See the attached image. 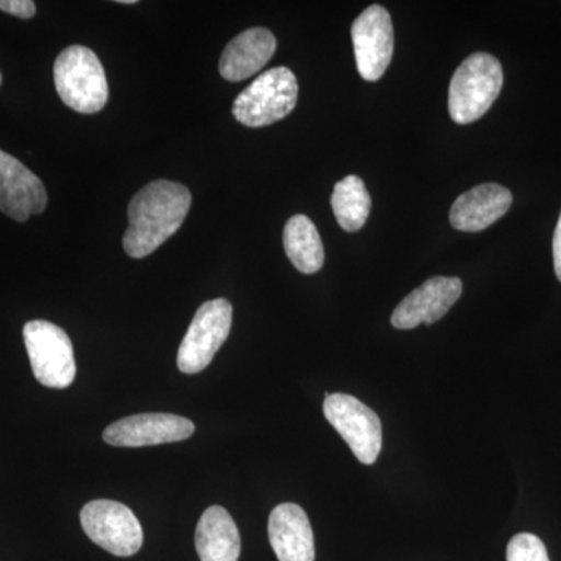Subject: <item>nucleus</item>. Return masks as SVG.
I'll use <instances>...</instances> for the list:
<instances>
[{
	"mask_svg": "<svg viewBox=\"0 0 561 561\" xmlns=\"http://www.w3.org/2000/svg\"><path fill=\"white\" fill-rule=\"evenodd\" d=\"M0 10L21 20H32L36 14V5L32 0H0Z\"/></svg>",
	"mask_w": 561,
	"mask_h": 561,
	"instance_id": "obj_20",
	"label": "nucleus"
},
{
	"mask_svg": "<svg viewBox=\"0 0 561 561\" xmlns=\"http://www.w3.org/2000/svg\"><path fill=\"white\" fill-rule=\"evenodd\" d=\"M332 210L343 230L359 231L370 216L371 197L364 181L356 175L346 176L334 186Z\"/></svg>",
	"mask_w": 561,
	"mask_h": 561,
	"instance_id": "obj_18",
	"label": "nucleus"
},
{
	"mask_svg": "<svg viewBox=\"0 0 561 561\" xmlns=\"http://www.w3.org/2000/svg\"><path fill=\"white\" fill-rule=\"evenodd\" d=\"M195 549L202 561H238L241 535L230 513L213 505L203 513L195 531Z\"/></svg>",
	"mask_w": 561,
	"mask_h": 561,
	"instance_id": "obj_16",
	"label": "nucleus"
},
{
	"mask_svg": "<svg viewBox=\"0 0 561 561\" xmlns=\"http://www.w3.org/2000/svg\"><path fill=\"white\" fill-rule=\"evenodd\" d=\"M553 268H556L557 278L561 283V213L559 224H557L556 232H553L552 241Z\"/></svg>",
	"mask_w": 561,
	"mask_h": 561,
	"instance_id": "obj_21",
	"label": "nucleus"
},
{
	"mask_svg": "<svg viewBox=\"0 0 561 561\" xmlns=\"http://www.w3.org/2000/svg\"><path fill=\"white\" fill-rule=\"evenodd\" d=\"M0 84H2V73H0Z\"/></svg>",
	"mask_w": 561,
	"mask_h": 561,
	"instance_id": "obj_23",
	"label": "nucleus"
},
{
	"mask_svg": "<svg viewBox=\"0 0 561 561\" xmlns=\"http://www.w3.org/2000/svg\"><path fill=\"white\" fill-rule=\"evenodd\" d=\"M194 432V423L183 416L172 413H140L110 424L103 431V440L117 448H142L187 440Z\"/></svg>",
	"mask_w": 561,
	"mask_h": 561,
	"instance_id": "obj_10",
	"label": "nucleus"
},
{
	"mask_svg": "<svg viewBox=\"0 0 561 561\" xmlns=\"http://www.w3.org/2000/svg\"><path fill=\"white\" fill-rule=\"evenodd\" d=\"M22 334L38 382L49 389H68L76 379L77 365L66 331L50 321L32 320L25 323Z\"/></svg>",
	"mask_w": 561,
	"mask_h": 561,
	"instance_id": "obj_5",
	"label": "nucleus"
},
{
	"mask_svg": "<svg viewBox=\"0 0 561 561\" xmlns=\"http://www.w3.org/2000/svg\"><path fill=\"white\" fill-rule=\"evenodd\" d=\"M284 250L294 267L312 275L323 267V242L313 221L306 216H294L284 228Z\"/></svg>",
	"mask_w": 561,
	"mask_h": 561,
	"instance_id": "obj_17",
	"label": "nucleus"
},
{
	"mask_svg": "<svg viewBox=\"0 0 561 561\" xmlns=\"http://www.w3.org/2000/svg\"><path fill=\"white\" fill-rule=\"evenodd\" d=\"M268 538L279 561H316L311 523L300 505L287 502L273 508Z\"/></svg>",
	"mask_w": 561,
	"mask_h": 561,
	"instance_id": "obj_14",
	"label": "nucleus"
},
{
	"mask_svg": "<svg viewBox=\"0 0 561 561\" xmlns=\"http://www.w3.org/2000/svg\"><path fill=\"white\" fill-rule=\"evenodd\" d=\"M507 561H551L545 542L531 534H518L507 546Z\"/></svg>",
	"mask_w": 561,
	"mask_h": 561,
	"instance_id": "obj_19",
	"label": "nucleus"
},
{
	"mask_svg": "<svg viewBox=\"0 0 561 561\" xmlns=\"http://www.w3.org/2000/svg\"><path fill=\"white\" fill-rule=\"evenodd\" d=\"M297 101V77L290 69L279 66L265 70L238 95L232 114L245 127H267L289 116Z\"/></svg>",
	"mask_w": 561,
	"mask_h": 561,
	"instance_id": "obj_4",
	"label": "nucleus"
},
{
	"mask_svg": "<svg viewBox=\"0 0 561 561\" xmlns=\"http://www.w3.org/2000/svg\"><path fill=\"white\" fill-rule=\"evenodd\" d=\"M80 522L84 534L113 556L131 557L142 548V526L135 513L121 502H88L81 508Z\"/></svg>",
	"mask_w": 561,
	"mask_h": 561,
	"instance_id": "obj_8",
	"label": "nucleus"
},
{
	"mask_svg": "<svg viewBox=\"0 0 561 561\" xmlns=\"http://www.w3.org/2000/svg\"><path fill=\"white\" fill-rule=\"evenodd\" d=\"M504 73L497 58L478 51L467 58L449 84V116L456 124L468 125L481 119L500 98Z\"/></svg>",
	"mask_w": 561,
	"mask_h": 561,
	"instance_id": "obj_2",
	"label": "nucleus"
},
{
	"mask_svg": "<svg viewBox=\"0 0 561 561\" xmlns=\"http://www.w3.org/2000/svg\"><path fill=\"white\" fill-rule=\"evenodd\" d=\"M232 306L225 298L206 301L195 312L190 330L184 335L176 364L181 373L197 375L213 362L230 335Z\"/></svg>",
	"mask_w": 561,
	"mask_h": 561,
	"instance_id": "obj_6",
	"label": "nucleus"
},
{
	"mask_svg": "<svg viewBox=\"0 0 561 561\" xmlns=\"http://www.w3.org/2000/svg\"><path fill=\"white\" fill-rule=\"evenodd\" d=\"M190 190L175 181H151L128 205V228L124 250L133 260H142L171 239L190 213Z\"/></svg>",
	"mask_w": 561,
	"mask_h": 561,
	"instance_id": "obj_1",
	"label": "nucleus"
},
{
	"mask_svg": "<svg viewBox=\"0 0 561 561\" xmlns=\"http://www.w3.org/2000/svg\"><path fill=\"white\" fill-rule=\"evenodd\" d=\"M276 51L275 35L256 27L242 32L225 47L221 54L220 76L227 81H243L260 72Z\"/></svg>",
	"mask_w": 561,
	"mask_h": 561,
	"instance_id": "obj_15",
	"label": "nucleus"
},
{
	"mask_svg": "<svg viewBox=\"0 0 561 561\" xmlns=\"http://www.w3.org/2000/svg\"><path fill=\"white\" fill-rule=\"evenodd\" d=\"M55 88L66 106L81 114H94L108 102V81L98 55L84 46L61 51L54 66Z\"/></svg>",
	"mask_w": 561,
	"mask_h": 561,
	"instance_id": "obj_3",
	"label": "nucleus"
},
{
	"mask_svg": "<svg viewBox=\"0 0 561 561\" xmlns=\"http://www.w3.org/2000/svg\"><path fill=\"white\" fill-rule=\"evenodd\" d=\"M46 206L43 181L20 160L0 150V210L10 219L27 221Z\"/></svg>",
	"mask_w": 561,
	"mask_h": 561,
	"instance_id": "obj_12",
	"label": "nucleus"
},
{
	"mask_svg": "<svg viewBox=\"0 0 561 561\" xmlns=\"http://www.w3.org/2000/svg\"><path fill=\"white\" fill-rule=\"evenodd\" d=\"M463 291L459 278L435 276L421 284L397 306L391 313V324L397 330H413L420 324H432L443 319L456 305Z\"/></svg>",
	"mask_w": 561,
	"mask_h": 561,
	"instance_id": "obj_11",
	"label": "nucleus"
},
{
	"mask_svg": "<svg viewBox=\"0 0 561 561\" xmlns=\"http://www.w3.org/2000/svg\"><path fill=\"white\" fill-rule=\"evenodd\" d=\"M351 38L362 79H381L393 57L394 35L389 11L381 5L368 7L354 21Z\"/></svg>",
	"mask_w": 561,
	"mask_h": 561,
	"instance_id": "obj_9",
	"label": "nucleus"
},
{
	"mask_svg": "<svg viewBox=\"0 0 561 561\" xmlns=\"http://www.w3.org/2000/svg\"><path fill=\"white\" fill-rule=\"evenodd\" d=\"M513 195L496 183L479 184L454 202L449 220L456 230L479 232L496 224L512 208Z\"/></svg>",
	"mask_w": 561,
	"mask_h": 561,
	"instance_id": "obj_13",
	"label": "nucleus"
},
{
	"mask_svg": "<svg viewBox=\"0 0 561 561\" xmlns=\"http://www.w3.org/2000/svg\"><path fill=\"white\" fill-rule=\"evenodd\" d=\"M119 3H124V5H133V3H136V0H119Z\"/></svg>",
	"mask_w": 561,
	"mask_h": 561,
	"instance_id": "obj_22",
	"label": "nucleus"
},
{
	"mask_svg": "<svg viewBox=\"0 0 561 561\" xmlns=\"http://www.w3.org/2000/svg\"><path fill=\"white\" fill-rule=\"evenodd\" d=\"M323 413L357 460L373 465L382 449V424L368 405L345 393H327Z\"/></svg>",
	"mask_w": 561,
	"mask_h": 561,
	"instance_id": "obj_7",
	"label": "nucleus"
}]
</instances>
